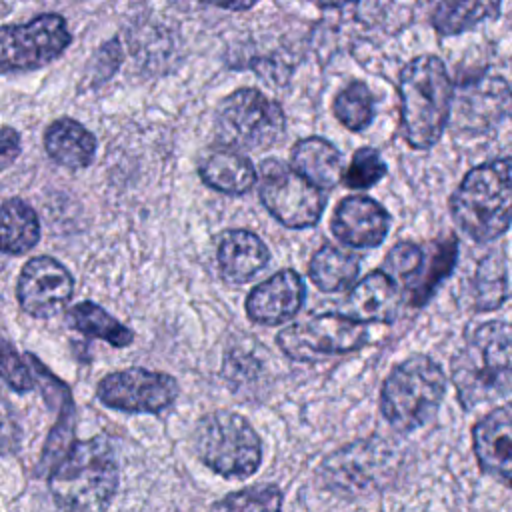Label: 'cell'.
Listing matches in <instances>:
<instances>
[{
	"mask_svg": "<svg viewBox=\"0 0 512 512\" xmlns=\"http://www.w3.org/2000/svg\"><path fill=\"white\" fill-rule=\"evenodd\" d=\"M450 378L464 410L512 394V324L476 326L450 364Z\"/></svg>",
	"mask_w": 512,
	"mask_h": 512,
	"instance_id": "6da1fadb",
	"label": "cell"
},
{
	"mask_svg": "<svg viewBox=\"0 0 512 512\" xmlns=\"http://www.w3.org/2000/svg\"><path fill=\"white\" fill-rule=\"evenodd\" d=\"M452 94V80L440 58L424 54L402 68L400 126L412 148L428 150L440 140L450 118Z\"/></svg>",
	"mask_w": 512,
	"mask_h": 512,
	"instance_id": "7a4b0ae2",
	"label": "cell"
},
{
	"mask_svg": "<svg viewBox=\"0 0 512 512\" xmlns=\"http://www.w3.org/2000/svg\"><path fill=\"white\" fill-rule=\"evenodd\" d=\"M450 214L476 242L500 238L512 224V156L472 168L450 196Z\"/></svg>",
	"mask_w": 512,
	"mask_h": 512,
	"instance_id": "3957f363",
	"label": "cell"
},
{
	"mask_svg": "<svg viewBox=\"0 0 512 512\" xmlns=\"http://www.w3.org/2000/svg\"><path fill=\"white\" fill-rule=\"evenodd\" d=\"M50 492L64 510H102L118 488V466L102 436L74 442L50 474Z\"/></svg>",
	"mask_w": 512,
	"mask_h": 512,
	"instance_id": "277c9868",
	"label": "cell"
},
{
	"mask_svg": "<svg viewBox=\"0 0 512 512\" xmlns=\"http://www.w3.org/2000/svg\"><path fill=\"white\" fill-rule=\"evenodd\" d=\"M444 394L442 366L426 354H414L386 376L380 390V412L394 430L414 432L436 416Z\"/></svg>",
	"mask_w": 512,
	"mask_h": 512,
	"instance_id": "5b68a950",
	"label": "cell"
},
{
	"mask_svg": "<svg viewBox=\"0 0 512 512\" xmlns=\"http://www.w3.org/2000/svg\"><path fill=\"white\" fill-rule=\"evenodd\" d=\"M192 444L196 456L226 478L252 476L262 460V442L252 424L230 410H216L198 420Z\"/></svg>",
	"mask_w": 512,
	"mask_h": 512,
	"instance_id": "8992f818",
	"label": "cell"
},
{
	"mask_svg": "<svg viewBox=\"0 0 512 512\" xmlns=\"http://www.w3.org/2000/svg\"><path fill=\"white\" fill-rule=\"evenodd\" d=\"M400 462L398 446L382 438H366L332 452L320 466V478L334 494L358 498L392 482Z\"/></svg>",
	"mask_w": 512,
	"mask_h": 512,
	"instance_id": "52a82bcc",
	"label": "cell"
},
{
	"mask_svg": "<svg viewBox=\"0 0 512 512\" xmlns=\"http://www.w3.org/2000/svg\"><path fill=\"white\" fill-rule=\"evenodd\" d=\"M286 118L278 102L256 88L228 94L216 110V134L238 150H262L282 138Z\"/></svg>",
	"mask_w": 512,
	"mask_h": 512,
	"instance_id": "ba28073f",
	"label": "cell"
},
{
	"mask_svg": "<svg viewBox=\"0 0 512 512\" xmlns=\"http://www.w3.org/2000/svg\"><path fill=\"white\" fill-rule=\"evenodd\" d=\"M368 342L364 322L342 312H324L294 322L276 336L280 350L298 362H318L360 350Z\"/></svg>",
	"mask_w": 512,
	"mask_h": 512,
	"instance_id": "9c48e42d",
	"label": "cell"
},
{
	"mask_svg": "<svg viewBox=\"0 0 512 512\" xmlns=\"http://www.w3.org/2000/svg\"><path fill=\"white\" fill-rule=\"evenodd\" d=\"M260 198L268 212L288 228L314 226L326 206L322 188L276 158L260 164Z\"/></svg>",
	"mask_w": 512,
	"mask_h": 512,
	"instance_id": "30bf717a",
	"label": "cell"
},
{
	"mask_svg": "<svg viewBox=\"0 0 512 512\" xmlns=\"http://www.w3.org/2000/svg\"><path fill=\"white\" fill-rule=\"evenodd\" d=\"M72 36L58 14H42L28 24L0 26V70H34L60 56Z\"/></svg>",
	"mask_w": 512,
	"mask_h": 512,
	"instance_id": "8fae6325",
	"label": "cell"
},
{
	"mask_svg": "<svg viewBox=\"0 0 512 512\" xmlns=\"http://www.w3.org/2000/svg\"><path fill=\"white\" fill-rule=\"evenodd\" d=\"M100 402L122 412H162L178 396L170 374L146 368H126L104 376L96 388Z\"/></svg>",
	"mask_w": 512,
	"mask_h": 512,
	"instance_id": "7c38bea8",
	"label": "cell"
},
{
	"mask_svg": "<svg viewBox=\"0 0 512 512\" xmlns=\"http://www.w3.org/2000/svg\"><path fill=\"white\" fill-rule=\"evenodd\" d=\"M72 290L74 280L58 260L50 256H36L24 264L16 296L26 314L34 318H50L64 308Z\"/></svg>",
	"mask_w": 512,
	"mask_h": 512,
	"instance_id": "4fadbf2b",
	"label": "cell"
},
{
	"mask_svg": "<svg viewBox=\"0 0 512 512\" xmlns=\"http://www.w3.org/2000/svg\"><path fill=\"white\" fill-rule=\"evenodd\" d=\"M472 446L482 472L512 488V402L494 408L474 424Z\"/></svg>",
	"mask_w": 512,
	"mask_h": 512,
	"instance_id": "5bb4252c",
	"label": "cell"
},
{
	"mask_svg": "<svg viewBox=\"0 0 512 512\" xmlns=\"http://www.w3.org/2000/svg\"><path fill=\"white\" fill-rule=\"evenodd\" d=\"M388 230L390 214L370 196H346L332 216V234L354 248L382 244Z\"/></svg>",
	"mask_w": 512,
	"mask_h": 512,
	"instance_id": "9a60e30c",
	"label": "cell"
},
{
	"mask_svg": "<svg viewBox=\"0 0 512 512\" xmlns=\"http://www.w3.org/2000/svg\"><path fill=\"white\" fill-rule=\"evenodd\" d=\"M306 298L302 278L286 268L260 282L246 298V312L258 324H282L296 316Z\"/></svg>",
	"mask_w": 512,
	"mask_h": 512,
	"instance_id": "2e32d148",
	"label": "cell"
},
{
	"mask_svg": "<svg viewBox=\"0 0 512 512\" xmlns=\"http://www.w3.org/2000/svg\"><path fill=\"white\" fill-rule=\"evenodd\" d=\"M400 304L398 282L386 270H374L350 290L340 312L364 324H392L400 312Z\"/></svg>",
	"mask_w": 512,
	"mask_h": 512,
	"instance_id": "e0dca14e",
	"label": "cell"
},
{
	"mask_svg": "<svg viewBox=\"0 0 512 512\" xmlns=\"http://www.w3.org/2000/svg\"><path fill=\"white\" fill-rule=\"evenodd\" d=\"M200 178L206 186L224 194H244L256 182V170L252 162L228 144L208 148L198 162Z\"/></svg>",
	"mask_w": 512,
	"mask_h": 512,
	"instance_id": "ac0fdd59",
	"label": "cell"
},
{
	"mask_svg": "<svg viewBox=\"0 0 512 512\" xmlns=\"http://www.w3.org/2000/svg\"><path fill=\"white\" fill-rule=\"evenodd\" d=\"M270 260L266 244L248 230H226L218 242V266L232 282L252 280Z\"/></svg>",
	"mask_w": 512,
	"mask_h": 512,
	"instance_id": "d6986e66",
	"label": "cell"
},
{
	"mask_svg": "<svg viewBox=\"0 0 512 512\" xmlns=\"http://www.w3.org/2000/svg\"><path fill=\"white\" fill-rule=\"evenodd\" d=\"M290 160L296 172H300L306 180L322 190L334 188L344 174L340 150L320 136L298 140L292 148Z\"/></svg>",
	"mask_w": 512,
	"mask_h": 512,
	"instance_id": "ffe728a7",
	"label": "cell"
},
{
	"mask_svg": "<svg viewBox=\"0 0 512 512\" xmlns=\"http://www.w3.org/2000/svg\"><path fill=\"white\" fill-rule=\"evenodd\" d=\"M44 146L50 158L66 168H84L96 154L94 134L72 118L54 120L44 134Z\"/></svg>",
	"mask_w": 512,
	"mask_h": 512,
	"instance_id": "44dd1931",
	"label": "cell"
},
{
	"mask_svg": "<svg viewBox=\"0 0 512 512\" xmlns=\"http://www.w3.org/2000/svg\"><path fill=\"white\" fill-rule=\"evenodd\" d=\"M360 272L356 254L346 252L334 244L318 248L310 260L308 276L322 292H340L350 288Z\"/></svg>",
	"mask_w": 512,
	"mask_h": 512,
	"instance_id": "7402d4cb",
	"label": "cell"
},
{
	"mask_svg": "<svg viewBox=\"0 0 512 512\" xmlns=\"http://www.w3.org/2000/svg\"><path fill=\"white\" fill-rule=\"evenodd\" d=\"M40 224L36 212L20 198H10L0 206V252L24 254L36 246Z\"/></svg>",
	"mask_w": 512,
	"mask_h": 512,
	"instance_id": "603a6c76",
	"label": "cell"
},
{
	"mask_svg": "<svg viewBox=\"0 0 512 512\" xmlns=\"http://www.w3.org/2000/svg\"><path fill=\"white\" fill-rule=\"evenodd\" d=\"M500 14V0H438L432 26L442 36L462 34Z\"/></svg>",
	"mask_w": 512,
	"mask_h": 512,
	"instance_id": "cb8c5ba5",
	"label": "cell"
},
{
	"mask_svg": "<svg viewBox=\"0 0 512 512\" xmlns=\"http://www.w3.org/2000/svg\"><path fill=\"white\" fill-rule=\"evenodd\" d=\"M456 258H458V240L454 234H448L446 238L434 242L432 252L424 256V264L416 280L408 288L412 306H424L430 300V296L436 292L442 280L452 274L456 266Z\"/></svg>",
	"mask_w": 512,
	"mask_h": 512,
	"instance_id": "d4e9b609",
	"label": "cell"
},
{
	"mask_svg": "<svg viewBox=\"0 0 512 512\" xmlns=\"http://www.w3.org/2000/svg\"><path fill=\"white\" fill-rule=\"evenodd\" d=\"M68 324L74 330L92 338L106 340L116 348H124L134 340V332L128 326L118 322L102 306L90 300L80 302L68 310Z\"/></svg>",
	"mask_w": 512,
	"mask_h": 512,
	"instance_id": "484cf974",
	"label": "cell"
},
{
	"mask_svg": "<svg viewBox=\"0 0 512 512\" xmlns=\"http://www.w3.org/2000/svg\"><path fill=\"white\" fill-rule=\"evenodd\" d=\"M472 294L476 310L486 312L502 306L508 294V272L502 250H494L480 260L472 282Z\"/></svg>",
	"mask_w": 512,
	"mask_h": 512,
	"instance_id": "4316f807",
	"label": "cell"
},
{
	"mask_svg": "<svg viewBox=\"0 0 512 512\" xmlns=\"http://www.w3.org/2000/svg\"><path fill=\"white\" fill-rule=\"evenodd\" d=\"M334 114L348 130H362L374 118V98L364 82H350L334 98Z\"/></svg>",
	"mask_w": 512,
	"mask_h": 512,
	"instance_id": "83f0119b",
	"label": "cell"
},
{
	"mask_svg": "<svg viewBox=\"0 0 512 512\" xmlns=\"http://www.w3.org/2000/svg\"><path fill=\"white\" fill-rule=\"evenodd\" d=\"M386 174V162L376 148L364 146L352 154L348 168L342 174V182L350 190H368L378 184Z\"/></svg>",
	"mask_w": 512,
	"mask_h": 512,
	"instance_id": "f1b7e54d",
	"label": "cell"
},
{
	"mask_svg": "<svg viewBox=\"0 0 512 512\" xmlns=\"http://www.w3.org/2000/svg\"><path fill=\"white\" fill-rule=\"evenodd\" d=\"M282 506V490L274 484H258L224 496L214 502L216 510H278Z\"/></svg>",
	"mask_w": 512,
	"mask_h": 512,
	"instance_id": "f546056e",
	"label": "cell"
},
{
	"mask_svg": "<svg viewBox=\"0 0 512 512\" xmlns=\"http://www.w3.org/2000/svg\"><path fill=\"white\" fill-rule=\"evenodd\" d=\"M424 256V248L416 246L414 242H398L390 248L384 260V270L396 282H402L406 288H410L424 264Z\"/></svg>",
	"mask_w": 512,
	"mask_h": 512,
	"instance_id": "4dcf8cb0",
	"label": "cell"
},
{
	"mask_svg": "<svg viewBox=\"0 0 512 512\" xmlns=\"http://www.w3.org/2000/svg\"><path fill=\"white\" fill-rule=\"evenodd\" d=\"M14 346L0 336V378L16 392H28L34 388V370L24 362Z\"/></svg>",
	"mask_w": 512,
	"mask_h": 512,
	"instance_id": "1f68e13d",
	"label": "cell"
},
{
	"mask_svg": "<svg viewBox=\"0 0 512 512\" xmlns=\"http://www.w3.org/2000/svg\"><path fill=\"white\" fill-rule=\"evenodd\" d=\"M20 444V426L12 404L0 392V454L14 452Z\"/></svg>",
	"mask_w": 512,
	"mask_h": 512,
	"instance_id": "d6a6232c",
	"label": "cell"
},
{
	"mask_svg": "<svg viewBox=\"0 0 512 512\" xmlns=\"http://www.w3.org/2000/svg\"><path fill=\"white\" fill-rule=\"evenodd\" d=\"M20 154V134L10 126H0V172Z\"/></svg>",
	"mask_w": 512,
	"mask_h": 512,
	"instance_id": "836d02e7",
	"label": "cell"
},
{
	"mask_svg": "<svg viewBox=\"0 0 512 512\" xmlns=\"http://www.w3.org/2000/svg\"><path fill=\"white\" fill-rule=\"evenodd\" d=\"M256 2L260 0H210V4H216L218 8H226V10H248Z\"/></svg>",
	"mask_w": 512,
	"mask_h": 512,
	"instance_id": "e575fe53",
	"label": "cell"
},
{
	"mask_svg": "<svg viewBox=\"0 0 512 512\" xmlns=\"http://www.w3.org/2000/svg\"><path fill=\"white\" fill-rule=\"evenodd\" d=\"M208 2L210 0H170V4H174L180 10H196V8H200V6L208 4Z\"/></svg>",
	"mask_w": 512,
	"mask_h": 512,
	"instance_id": "d590c367",
	"label": "cell"
},
{
	"mask_svg": "<svg viewBox=\"0 0 512 512\" xmlns=\"http://www.w3.org/2000/svg\"><path fill=\"white\" fill-rule=\"evenodd\" d=\"M348 2H354V0H318V4L324 6V8H338V6H344Z\"/></svg>",
	"mask_w": 512,
	"mask_h": 512,
	"instance_id": "8d00e7d4",
	"label": "cell"
}]
</instances>
